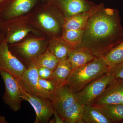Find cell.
Returning <instances> with one entry per match:
<instances>
[{
  "mask_svg": "<svg viewBox=\"0 0 123 123\" xmlns=\"http://www.w3.org/2000/svg\"><path fill=\"white\" fill-rule=\"evenodd\" d=\"M110 67L104 57H95L92 61L72 69L66 84L74 93L108 72Z\"/></svg>",
  "mask_w": 123,
  "mask_h": 123,
  "instance_id": "obj_4",
  "label": "cell"
},
{
  "mask_svg": "<svg viewBox=\"0 0 123 123\" xmlns=\"http://www.w3.org/2000/svg\"><path fill=\"white\" fill-rule=\"evenodd\" d=\"M5 39V37L4 34L0 28V44Z\"/></svg>",
  "mask_w": 123,
  "mask_h": 123,
  "instance_id": "obj_30",
  "label": "cell"
},
{
  "mask_svg": "<svg viewBox=\"0 0 123 123\" xmlns=\"http://www.w3.org/2000/svg\"><path fill=\"white\" fill-rule=\"evenodd\" d=\"M83 106L76 101L64 112L62 119L65 123H85L83 119Z\"/></svg>",
  "mask_w": 123,
  "mask_h": 123,
  "instance_id": "obj_20",
  "label": "cell"
},
{
  "mask_svg": "<svg viewBox=\"0 0 123 123\" xmlns=\"http://www.w3.org/2000/svg\"><path fill=\"white\" fill-rule=\"evenodd\" d=\"M49 39L43 35L31 33L23 39L15 43L8 44L11 53L29 68L47 50Z\"/></svg>",
  "mask_w": 123,
  "mask_h": 123,
  "instance_id": "obj_3",
  "label": "cell"
},
{
  "mask_svg": "<svg viewBox=\"0 0 123 123\" xmlns=\"http://www.w3.org/2000/svg\"><path fill=\"white\" fill-rule=\"evenodd\" d=\"M84 33V30H63L61 37L76 48L81 43Z\"/></svg>",
  "mask_w": 123,
  "mask_h": 123,
  "instance_id": "obj_24",
  "label": "cell"
},
{
  "mask_svg": "<svg viewBox=\"0 0 123 123\" xmlns=\"http://www.w3.org/2000/svg\"><path fill=\"white\" fill-rule=\"evenodd\" d=\"M110 67L123 62V40L109 52L104 57Z\"/></svg>",
  "mask_w": 123,
  "mask_h": 123,
  "instance_id": "obj_23",
  "label": "cell"
},
{
  "mask_svg": "<svg viewBox=\"0 0 123 123\" xmlns=\"http://www.w3.org/2000/svg\"><path fill=\"white\" fill-rule=\"evenodd\" d=\"M74 48L61 37L49 39L47 50L60 60L67 59L69 53Z\"/></svg>",
  "mask_w": 123,
  "mask_h": 123,
  "instance_id": "obj_16",
  "label": "cell"
},
{
  "mask_svg": "<svg viewBox=\"0 0 123 123\" xmlns=\"http://www.w3.org/2000/svg\"><path fill=\"white\" fill-rule=\"evenodd\" d=\"M95 57L87 49L78 48L74 49L69 52L67 59L73 69L88 63Z\"/></svg>",
  "mask_w": 123,
  "mask_h": 123,
  "instance_id": "obj_18",
  "label": "cell"
},
{
  "mask_svg": "<svg viewBox=\"0 0 123 123\" xmlns=\"http://www.w3.org/2000/svg\"><path fill=\"white\" fill-rule=\"evenodd\" d=\"M60 60L47 50L38 57L35 65L37 68H47L53 71L57 66Z\"/></svg>",
  "mask_w": 123,
  "mask_h": 123,
  "instance_id": "obj_22",
  "label": "cell"
},
{
  "mask_svg": "<svg viewBox=\"0 0 123 123\" xmlns=\"http://www.w3.org/2000/svg\"><path fill=\"white\" fill-rule=\"evenodd\" d=\"M123 40L118 10L104 6L90 18L81 43L76 48L86 49L95 57H104Z\"/></svg>",
  "mask_w": 123,
  "mask_h": 123,
  "instance_id": "obj_1",
  "label": "cell"
},
{
  "mask_svg": "<svg viewBox=\"0 0 123 123\" xmlns=\"http://www.w3.org/2000/svg\"><path fill=\"white\" fill-rule=\"evenodd\" d=\"M39 78L37 68L34 64L27 68L19 79L22 87L26 92L51 100L52 93L47 92L42 88L39 82Z\"/></svg>",
  "mask_w": 123,
  "mask_h": 123,
  "instance_id": "obj_10",
  "label": "cell"
},
{
  "mask_svg": "<svg viewBox=\"0 0 123 123\" xmlns=\"http://www.w3.org/2000/svg\"><path fill=\"white\" fill-rule=\"evenodd\" d=\"M53 116V118L55 121V123H65L63 120L55 110L54 111Z\"/></svg>",
  "mask_w": 123,
  "mask_h": 123,
  "instance_id": "obj_28",
  "label": "cell"
},
{
  "mask_svg": "<svg viewBox=\"0 0 123 123\" xmlns=\"http://www.w3.org/2000/svg\"><path fill=\"white\" fill-rule=\"evenodd\" d=\"M51 100L55 110L62 118L65 111L77 101L74 92L66 84L55 88Z\"/></svg>",
  "mask_w": 123,
  "mask_h": 123,
  "instance_id": "obj_12",
  "label": "cell"
},
{
  "mask_svg": "<svg viewBox=\"0 0 123 123\" xmlns=\"http://www.w3.org/2000/svg\"><path fill=\"white\" fill-rule=\"evenodd\" d=\"M21 98L28 102L34 108L36 113L35 123H49L55 111L50 99L31 94L23 88Z\"/></svg>",
  "mask_w": 123,
  "mask_h": 123,
  "instance_id": "obj_8",
  "label": "cell"
},
{
  "mask_svg": "<svg viewBox=\"0 0 123 123\" xmlns=\"http://www.w3.org/2000/svg\"><path fill=\"white\" fill-rule=\"evenodd\" d=\"M61 11L64 18L88 11L97 4L88 0H52Z\"/></svg>",
  "mask_w": 123,
  "mask_h": 123,
  "instance_id": "obj_13",
  "label": "cell"
},
{
  "mask_svg": "<svg viewBox=\"0 0 123 123\" xmlns=\"http://www.w3.org/2000/svg\"><path fill=\"white\" fill-rule=\"evenodd\" d=\"M121 123H123V120H122V121H121Z\"/></svg>",
  "mask_w": 123,
  "mask_h": 123,
  "instance_id": "obj_35",
  "label": "cell"
},
{
  "mask_svg": "<svg viewBox=\"0 0 123 123\" xmlns=\"http://www.w3.org/2000/svg\"><path fill=\"white\" fill-rule=\"evenodd\" d=\"M0 75L5 85L2 100L14 112L18 111L22 101V88L19 79L9 73L0 69Z\"/></svg>",
  "mask_w": 123,
  "mask_h": 123,
  "instance_id": "obj_7",
  "label": "cell"
},
{
  "mask_svg": "<svg viewBox=\"0 0 123 123\" xmlns=\"http://www.w3.org/2000/svg\"><path fill=\"white\" fill-rule=\"evenodd\" d=\"M115 78L113 74L108 72L95 79L74 93L77 101L83 105H93Z\"/></svg>",
  "mask_w": 123,
  "mask_h": 123,
  "instance_id": "obj_6",
  "label": "cell"
},
{
  "mask_svg": "<svg viewBox=\"0 0 123 123\" xmlns=\"http://www.w3.org/2000/svg\"><path fill=\"white\" fill-rule=\"evenodd\" d=\"M121 104H122V105H123V100H122V101H121Z\"/></svg>",
  "mask_w": 123,
  "mask_h": 123,
  "instance_id": "obj_33",
  "label": "cell"
},
{
  "mask_svg": "<svg viewBox=\"0 0 123 123\" xmlns=\"http://www.w3.org/2000/svg\"><path fill=\"white\" fill-rule=\"evenodd\" d=\"M8 122L4 117L0 115V123H7Z\"/></svg>",
  "mask_w": 123,
  "mask_h": 123,
  "instance_id": "obj_31",
  "label": "cell"
},
{
  "mask_svg": "<svg viewBox=\"0 0 123 123\" xmlns=\"http://www.w3.org/2000/svg\"><path fill=\"white\" fill-rule=\"evenodd\" d=\"M11 0H0V8L3 7Z\"/></svg>",
  "mask_w": 123,
  "mask_h": 123,
  "instance_id": "obj_29",
  "label": "cell"
},
{
  "mask_svg": "<svg viewBox=\"0 0 123 123\" xmlns=\"http://www.w3.org/2000/svg\"><path fill=\"white\" fill-rule=\"evenodd\" d=\"M39 82L43 89L51 93H52L55 89L54 84L49 79H43L39 77Z\"/></svg>",
  "mask_w": 123,
  "mask_h": 123,
  "instance_id": "obj_25",
  "label": "cell"
},
{
  "mask_svg": "<svg viewBox=\"0 0 123 123\" xmlns=\"http://www.w3.org/2000/svg\"><path fill=\"white\" fill-rule=\"evenodd\" d=\"M104 6L101 3L88 11L64 18L63 30H84L90 17Z\"/></svg>",
  "mask_w": 123,
  "mask_h": 123,
  "instance_id": "obj_15",
  "label": "cell"
},
{
  "mask_svg": "<svg viewBox=\"0 0 123 123\" xmlns=\"http://www.w3.org/2000/svg\"><path fill=\"white\" fill-rule=\"evenodd\" d=\"M108 73L113 74L115 78L123 79V62L110 67Z\"/></svg>",
  "mask_w": 123,
  "mask_h": 123,
  "instance_id": "obj_26",
  "label": "cell"
},
{
  "mask_svg": "<svg viewBox=\"0 0 123 123\" xmlns=\"http://www.w3.org/2000/svg\"><path fill=\"white\" fill-rule=\"evenodd\" d=\"M27 67L9 49L8 44L4 40L0 44V69L20 79Z\"/></svg>",
  "mask_w": 123,
  "mask_h": 123,
  "instance_id": "obj_9",
  "label": "cell"
},
{
  "mask_svg": "<svg viewBox=\"0 0 123 123\" xmlns=\"http://www.w3.org/2000/svg\"><path fill=\"white\" fill-rule=\"evenodd\" d=\"M2 22V21H1V20L0 18V25L1 24V23Z\"/></svg>",
  "mask_w": 123,
  "mask_h": 123,
  "instance_id": "obj_34",
  "label": "cell"
},
{
  "mask_svg": "<svg viewBox=\"0 0 123 123\" xmlns=\"http://www.w3.org/2000/svg\"><path fill=\"white\" fill-rule=\"evenodd\" d=\"M93 105L100 108L111 123H118L123 120V105L121 104Z\"/></svg>",
  "mask_w": 123,
  "mask_h": 123,
  "instance_id": "obj_21",
  "label": "cell"
},
{
  "mask_svg": "<svg viewBox=\"0 0 123 123\" xmlns=\"http://www.w3.org/2000/svg\"><path fill=\"white\" fill-rule=\"evenodd\" d=\"M72 69L68 59L60 60L49 80L53 82L56 88L63 85L66 84Z\"/></svg>",
  "mask_w": 123,
  "mask_h": 123,
  "instance_id": "obj_17",
  "label": "cell"
},
{
  "mask_svg": "<svg viewBox=\"0 0 123 123\" xmlns=\"http://www.w3.org/2000/svg\"><path fill=\"white\" fill-rule=\"evenodd\" d=\"M31 23L49 39L62 36L64 17L53 1L35 7L28 14Z\"/></svg>",
  "mask_w": 123,
  "mask_h": 123,
  "instance_id": "obj_2",
  "label": "cell"
},
{
  "mask_svg": "<svg viewBox=\"0 0 123 123\" xmlns=\"http://www.w3.org/2000/svg\"><path fill=\"white\" fill-rule=\"evenodd\" d=\"M42 1H43V3H46L52 1V0H42Z\"/></svg>",
  "mask_w": 123,
  "mask_h": 123,
  "instance_id": "obj_32",
  "label": "cell"
},
{
  "mask_svg": "<svg viewBox=\"0 0 123 123\" xmlns=\"http://www.w3.org/2000/svg\"><path fill=\"white\" fill-rule=\"evenodd\" d=\"M37 0H11L0 8V18L2 21L26 15L34 8Z\"/></svg>",
  "mask_w": 123,
  "mask_h": 123,
  "instance_id": "obj_11",
  "label": "cell"
},
{
  "mask_svg": "<svg viewBox=\"0 0 123 123\" xmlns=\"http://www.w3.org/2000/svg\"><path fill=\"white\" fill-rule=\"evenodd\" d=\"M0 28L4 34L6 41L8 44L19 42L30 33L42 35L31 23L28 14L2 21Z\"/></svg>",
  "mask_w": 123,
  "mask_h": 123,
  "instance_id": "obj_5",
  "label": "cell"
},
{
  "mask_svg": "<svg viewBox=\"0 0 123 123\" xmlns=\"http://www.w3.org/2000/svg\"><path fill=\"white\" fill-rule=\"evenodd\" d=\"M83 106V119L85 123H111L103 111L97 106L93 105Z\"/></svg>",
  "mask_w": 123,
  "mask_h": 123,
  "instance_id": "obj_19",
  "label": "cell"
},
{
  "mask_svg": "<svg viewBox=\"0 0 123 123\" xmlns=\"http://www.w3.org/2000/svg\"><path fill=\"white\" fill-rule=\"evenodd\" d=\"M37 68L38 74L40 78L44 79H50L53 72L52 70L47 68L43 67Z\"/></svg>",
  "mask_w": 123,
  "mask_h": 123,
  "instance_id": "obj_27",
  "label": "cell"
},
{
  "mask_svg": "<svg viewBox=\"0 0 123 123\" xmlns=\"http://www.w3.org/2000/svg\"><path fill=\"white\" fill-rule=\"evenodd\" d=\"M123 99V79L115 78L92 105L119 104Z\"/></svg>",
  "mask_w": 123,
  "mask_h": 123,
  "instance_id": "obj_14",
  "label": "cell"
}]
</instances>
